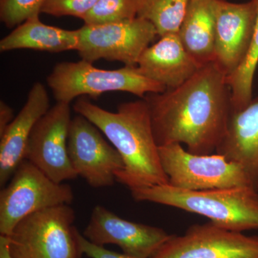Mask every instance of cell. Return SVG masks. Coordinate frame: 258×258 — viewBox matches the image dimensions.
Instances as JSON below:
<instances>
[{"instance_id": "2e32d148", "label": "cell", "mask_w": 258, "mask_h": 258, "mask_svg": "<svg viewBox=\"0 0 258 258\" xmlns=\"http://www.w3.org/2000/svg\"><path fill=\"white\" fill-rule=\"evenodd\" d=\"M216 153L243 166L258 188V97L232 113Z\"/></svg>"}, {"instance_id": "8992f818", "label": "cell", "mask_w": 258, "mask_h": 258, "mask_svg": "<svg viewBox=\"0 0 258 258\" xmlns=\"http://www.w3.org/2000/svg\"><path fill=\"white\" fill-rule=\"evenodd\" d=\"M161 164L169 184L179 189L208 190L250 186L258 189L244 169L219 154H191L180 144L159 147Z\"/></svg>"}, {"instance_id": "7402d4cb", "label": "cell", "mask_w": 258, "mask_h": 258, "mask_svg": "<svg viewBox=\"0 0 258 258\" xmlns=\"http://www.w3.org/2000/svg\"><path fill=\"white\" fill-rule=\"evenodd\" d=\"M44 0H0V18L8 28L21 25L41 13Z\"/></svg>"}, {"instance_id": "9a60e30c", "label": "cell", "mask_w": 258, "mask_h": 258, "mask_svg": "<svg viewBox=\"0 0 258 258\" xmlns=\"http://www.w3.org/2000/svg\"><path fill=\"white\" fill-rule=\"evenodd\" d=\"M146 49L138 66L141 74L166 89L191 78L201 67L181 43L178 34H168Z\"/></svg>"}, {"instance_id": "7c38bea8", "label": "cell", "mask_w": 258, "mask_h": 258, "mask_svg": "<svg viewBox=\"0 0 258 258\" xmlns=\"http://www.w3.org/2000/svg\"><path fill=\"white\" fill-rule=\"evenodd\" d=\"M83 235L97 245L115 244L132 257L152 258L172 235L159 227L128 221L96 205Z\"/></svg>"}, {"instance_id": "cb8c5ba5", "label": "cell", "mask_w": 258, "mask_h": 258, "mask_svg": "<svg viewBox=\"0 0 258 258\" xmlns=\"http://www.w3.org/2000/svg\"><path fill=\"white\" fill-rule=\"evenodd\" d=\"M76 236L80 252L82 255L86 254L90 258H137L128 255L123 252L119 253L109 250L105 248L104 246L93 244L88 240L82 234L80 233L77 229L76 231Z\"/></svg>"}, {"instance_id": "5bb4252c", "label": "cell", "mask_w": 258, "mask_h": 258, "mask_svg": "<svg viewBox=\"0 0 258 258\" xmlns=\"http://www.w3.org/2000/svg\"><path fill=\"white\" fill-rule=\"evenodd\" d=\"M50 98L44 85L33 84L21 111L0 135V186L4 187L25 159L27 147L37 121L50 109Z\"/></svg>"}, {"instance_id": "52a82bcc", "label": "cell", "mask_w": 258, "mask_h": 258, "mask_svg": "<svg viewBox=\"0 0 258 258\" xmlns=\"http://www.w3.org/2000/svg\"><path fill=\"white\" fill-rule=\"evenodd\" d=\"M74 200L70 185L55 182L25 159L0 191V235L10 236L15 226L32 214L71 205Z\"/></svg>"}, {"instance_id": "5b68a950", "label": "cell", "mask_w": 258, "mask_h": 258, "mask_svg": "<svg viewBox=\"0 0 258 258\" xmlns=\"http://www.w3.org/2000/svg\"><path fill=\"white\" fill-rule=\"evenodd\" d=\"M71 205L45 209L24 218L8 236L13 258H81Z\"/></svg>"}, {"instance_id": "484cf974", "label": "cell", "mask_w": 258, "mask_h": 258, "mask_svg": "<svg viewBox=\"0 0 258 258\" xmlns=\"http://www.w3.org/2000/svg\"><path fill=\"white\" fill-rule=\"evenodd\" d=\"M0 258H13L10 253L8 237L0 235Z\"/></svg>"}, {"instance_id": "d4e9b609", "label": "cell", "mask_w": 258, "mask_h": 258, "mask_svg": "<svg viewBox=\"0 0 258 258\" xmlns=\"http://www.w3.org/2000/svg\"><path fill=\"white\" fill-rule=\"evenodd\" d=\"M13 110L5 101L0 102V135L14 119Z\"/></svg>"}, {"instance_id": "44dd1931", "label": "cell", "mask_w": 258, "mask_h": 258, "mask_svg": "<svg viewBox=\"0 0 258 258\" xmlns=\"http://www.w3.org/2000/svg\"><path fill=\"white\" fill-rule=\"evenodd\" d=\"M138 0H98L82 18L84 25H102L137 18Z\"/></svg>"}, {"instance_id": "8fae6325", "label": "cell", "mask_w": 258, "mask_h": 258, "mask_svg": "<svg viewBox=\"0 0 258 258\" xmlns=\"http://www.w3.org/2000/svg\"><path fill=\"white\" fill-rule=\"evenodd\" d=\"M152 258H258V237L219 227L196 224L184 235H172Z\"/></svg>"}, {"instance_id": "30bf717a", "label": "cell", "mask_w": 258, "mask_h": 258, "mask_svg": "<svg viewBox=\"0 0 258 258\" xmlns=\"http://www.w3.org/2000/svg\"><path fill=\"white\" fill-rule=\"evenodd\" d=\"M71 120L70 104L57 102L37 121L27 147L25 159L57 183L78 177L68 150Z\"/></svg>"}, {"instance_id": "3957f363", "label": "cell", "mask_w": 258, "mask_h": 258, "mask_svg": "<svg viewBox=\"0 0 258 258\" xmlns=\"http://www.w3.org/2000/svg\"><path fill=\"white\" fill-rule=\"evenodd\" d=\"M131 192L136 201L198 214L227 230L240 232L258 230V189L254 187L194 191L166 184L139 188Z\"/></svg>"}, {"instance_id": "603a6c76", "label": "cell", "mask_w": 258, "mask_h": 258, "mask_svg": "<svg viewBox=\"0 0 258 258\" xmlns=\"http://www.w3.org/2000/svg\"><path fill=\"white\" fill-rule=\"evenodd\" d=\"M98 0H44L41 13L55 17L72 16L82 20Z\"/></svg>"}, {"instance_id": "d6986e66", "label": "cell", "mask_w": 258, "mask_h": 258, "mask_svg": "<svg viewBox=\"0 0 258 258\" xmlns=\"http://www.w3.org/2000/svg\"><path fill=\"white\" fill-rule=\"evenodd\" d=\"M191 0H138L137 16L150 22L159 37L178 34Z\"/></svg>"}, {"instance_id": "ffe728a7", "label": "cell", "mask_w": 258, "mask_h": 258, "mask_svg": "<svg viewBox=\"0 0 258 258\" xmlns=\"http://www.w3.org/2000/svg\"><path fill=\"white\" fill-rule=\"evenodd\" d=\"M254 2L257 9V17L248 51L240 67L227 78L232 94L233 112L243 109L253 99L252 85L258 66V0Z\"/></svg>"}, {"instance_id": "4fadbf2b", "label": "cell", "mask_w": 258, "mask_h": 258, "mask_svg": "<svg viewBox=\"0 0 258 258\" xmlns=\"http://www.w3.org/2000/svg\"><path fill=\"white\" fill-rule=\"evenodd\" d=\"M256 17L254 0L244 3L219 0L213 61L227 78L237 71L247 55Z\"/></svg>"}, {"instance_id": "277c9868", "label": "cell", "mask_w": 258, "mask_h": 258, "mask_svg": "<svg viewBox=\"0 0 258 258\" xmlns=\"http://www.w3.org/2000/svg\"><path fill=\"white\" fill-rule=\"evenodd\" d=\"M56 101L71 103L76 98H93L108 92H127L145 98L149 93H161L166 88L145 77L137 67L125 66L116 70H103L88 61L56 64L47 79Z\"/></svg>"}, {"instance_id": "ba28073f", "label": "cell", "mask_w": 258, "mask_h": 258, "mask_svg": "<svg viewBox=\"0 0 258 258\" xmlns=\"http://www.w3.org/2000/svg\"><path fill=\"white\" fill-rule=\"evenodd\" d=\"M77 32L76 51L81 60L93 63L104 59L131 67H137L141 56L158 36L154 25L138 16L117 23L84 25Z\"/></svg>"}, {"instance_id": "e0dca14e", "label": "cell", "mask_w": 258, "mask_h": 258, "mask_svg": "<svg viewBox=\"0 0 258 258\" xmlns=\"http://www.w3.org/2000/svg\"><path fill=\"white\" fill-rule=\"evenodd\" d=\"M219 0H191L178 32L180 40L200 66L214 60Z\"/></svg>"}, {"instance_id": "ac0fdd59", "label": "cell", "mask_w": 258, "mask_h": 258, "mask_svg": "<svg viewBox=\"0 0 258 258\" xmlns=\"http://www.w3.org/2000/svg\"><path fill=\"white\" fill-rule=\"evenodd\" d=\"M79 43L77 30H68L45 25L38 17L18 25L0 41V51L30 49L42 52L76 50Z\"/></svg>"}, {"instance_id": "7a4b0ae2", "label": "cell", "mask_w": 258, "mask_h": 258, "mask_svg": "<svg viewBox=\"0 0 258 258\" xmlns=\"http://www.w3.org/2000/svg\"><path fill=\"white\" fill-rule=\"evenodd\" d=\"M74 108L98 127L119 153L124 167L117 174V181L130 191L169 184L145 100L121 103L111 112L79 98Z\"/></svg>"}, {"instance_id": "9c48e42d", "label": "cell", "mask_w": 258, "mask_h": 258, "mask_svg": "<svg viewBox=\"0 0 258 258\" xmlns=\"http://www.w3.org/2000/svg\"><path fill=\"white\" fill-rule=\"evenodd\" d=\"M100 129L83 115L72 118L68 150L78 176L93 188L111 186L124 167L119 153L103 138Z\"/></svg>"}, {"instance_id": "6da1fadb", "label": "cell", "mask_w": 258, "mask_h": 258, "mask_svg": "<svg viewBox=\"0 0 258 258\" xmlns=\"http://www.w3.org/2000/svg\"><path fill=\"white\" fill-rule=\"evenodd\" d=\"M143 99L158 146L184 144L198 155L216 152L233 113L227 76L214 61L177 87Z\"/></svg>"}]
</instances>
